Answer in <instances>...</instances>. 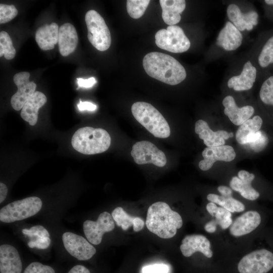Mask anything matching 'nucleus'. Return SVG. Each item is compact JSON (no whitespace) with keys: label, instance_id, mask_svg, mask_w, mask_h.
<instances>
[{"label":"nucleus","instance_id":"obj_21","mask_svg":"<svg viewBox=\"0 0 273 273\" xmlns=\"http://www.w3.org/2000/svg\"><path fill=\"white\" fill-rule=\"evenodd\" d=\"M78 41L77 33L72 24L66 23L59 27L58 43L62 56L66 57L74 52Z\"/></svg>","mask_w":273,"mask_h":273},{"label":"nucleus","instance_id":"obj_28","mask_svg":"<svg viewBox=\"0 0 273 273\" xmlns=\"http://www.w3.org/2000/svg\"><path fill=\"white\" fill-rule=\"evenodd\" d=\"M263 121L259 115H255L252 118L247 120L241 125L236 133L237 142L241 145L247 144L249 138L258 131L261 130Z\"/></svg>","mask_w":273,"mask_h":273},{"label":"nucleus","instance_id":"obj_33","mask_svg":"<svg viewBox=\"0 0 273 273\" xmlns=\"http://www.w3.org/2000/svg\"><path fill=\"white\" fill-rule=\"evenodd\" d=\"M258 61L259 65L263 68L273 63V36L264 45Z\"/></svg>","mask_w":273,"mask_h":273},{"label":"nucleus","instance_id":"obj_2","mask_svg":"<svg viewBox=\"0 0 273 273\" xmlns=\"http://www.w3.org/2000/svg\"><path fill=\"white\" fill-rule=\"evenodd\" d=\"M146 225L149 231L163 239L173 237L183 225L180 215L163 202H157L148 208Z\"/></svg>","mask_w":273,"mask_h":273},{"label":"nucleus","instance_id":"obj_1","mask_svg":"<svg viewBox=\"0 0 273 273\" xmlns=\"http://www.w3.org/2000/svg\"><path fill=\"white\" fill-rule=\"evenodd\" d=\"M143 65L149 76L169 85L178 84L187 76L185 68L177 60L160 52H153L146 55Z\"/></svg>","mask_w":273,"mask_h":273},{"label":"nucleus","instance_id":"obj_42","mask_svg":"<svg viewBox=\"0 0 273 273\" xmlns=\"http://www.w3.org/2000/svg\"><path fill=\"white\" fill-rule=\"evenodd\" d=\"M67 273H91V272L86 266L77 264L72 267Z\"/></svg>","mask_w":273,"mask_h":273},{"label":"nucleus","instance_id":"obj_34","mask_svg":"<svg viewBox=\"0 0 273 273\" xmlns=\"http://www.w3.org/2000/svg\"><path fill=\"white\" fill-rule=\"evenodd\" d=\"M259 97L265 105L273 106V76L269 77L262 83Z\"/></svg>","mask_w":273,"mask_h":273},{"label":"nucleus","instance_id":"obj_32","mask_svg":"<svg viewBox=\"0 0 273 273\" xmlns=\"http://www.w3.org/2000/svg\"><path fill=\"white\" fill-rule=\"evenodd\" d=\"M16 50L13 46L12 39L7 32H0V57L4 56L7 60H11L16 55Z\"/></svg>","mask_w":273,"mask_h":273},{"label":"nucleus","instance_id":"obj_11","mask_svg":"<svg viewBox=\"0 0 273 273\" xmlns=\"http://www.w3.org/2000/svg\"><path fill=\"white\" fill-rule=\"evenodd\" d=\"M114 228L112 215L106 211L100 214L96 221L86 220L83 224L86 238L91 244L95 245L101 243L104 233L113 231Z\"/></svg>","mask_w":273,"mask_h":273},{"label":"nucleus","instance_id":"obj_9","mask_svg":"<svg viewBox=\"0 0 273 273\" xmlns=\"http://www.w3.org/2000/svg\"><path fill=\"white\" fill-rule=\"evenodd\" d=\"M131 155L138 164L152 163L162 167L167 161L165 154L154 144L147 141H142L134 144L131 151Z\"/></svg>","mask_w":273,"mask_h":273},{"label":"nucleus","instance_id":"obj_23","mask_svg":"<svg viewBox=\"0 0 273 273\" xmlns=\"http://www.w3.org/2000/svg\"><path fill=\"white\" fill-rule=\"evenodd\" d=\"M242 40L240 31L232 22H227L218 34L216 44L226 51H234L241 46Z\"/></svg>","mask_w":273,"mask_h":273},{"label":"nucleus","instance_id":"obj_15","mask_svg":"<svg viewBox=\"0 0 273 273\" xmlns=\"http://www.w3.org/2000/svg\"><path fill=\"white\" fill-rule=\"evenodd\" d=\"M22 262L16 248L11 245L0 246V273H22Z\"/></svg>","mask_w":273,"mask_h":273},{"label":"nucleus","instance_id":"obj_20","mask_svg":"<svg viewBox=\"0 0 273 273\" xmlns=\"http://www.w3.org/2000/svg\"><path fill=\"white\" fill-rule=\"evenodd\" d=\"M238 177L233 176L230 182V187L240 193L245 199L255 200L260 196L259 193L251 186L255 175L242 170L238 173Z\"/></svg>","mask_w":273,"mask_h":273},{"label":"nucleus","instance_id":"obj_44","mask_svg":"<svg viewBox=\"0 0 273 273\" xmlns=\"http://www.w3.org/2000/svg\"><path fill=\"white\" fill-rule=\"evenodd\" d=\"M217 223L214 219L207 222L204 226L205 231L208 233H214L216 231Z\"/></svg>","mask_w":273,"mask_h":273},{"label":"nucleus","instance_id":"obj_31","mask_svg":"<svg viewBox=\"0 0 273 273\" xmlns=\"http://www.w3.org/2000/svg\"><path fill=\"white\" fill-rule=\"evenodd\" d=\"M150 1L128 0L126 1V9L128 14L133 19H139L144 14Z\"/></svg>","mask_w":273,"mask_h":273},{"label":"nucleus","instance_id":"obj_8","mask_svg":"<svg viewBox=\"0 0 273 273\" xmlns=\"http://www.w3.org/2000/svg\"><path fill=\"white\" fill-rule=\"evenodd\" d=\"M273 267V254L257 250L244 256L238 265L240 273H266Z\"/></svg>","mask_w":273,"mask_h":273},{"label":"nucleus","instance_id":"obj_37","mask_svg":"<svg viewBox=\"0 0 273 273\" xmlns=\"http://www.w3.org/2000/svg\"><path fill=\"white\" fill-rule=\"evenodd\" d=\"M22 233L31 238L50 237L48 231L42 225H35L29 229H24L22 230Z\"/></svg>","mask_w":273,"mask_h":273},{"label":"nucleus","instance_id":"obj_7","mask_svg":"<svg viewBox=\"0 0 273 273\" xmlns=\"http://www.w3.org/2000/svg\"><path fill=\"white\" fill-rule=\"evenodd\" d=\"M155 38L157 47L173 53L186 52L191 46L183 29L177 25L168 26L166 29L158 30Z\"/></svg>","mask_w":273,"mask_h":273},{"label":"nucleus","instance_id":"obj_40","mask_svg":"<svg viewBox=\"0 0 273 273\" xmlns=\"http://www.w3.org/2000/svg\"><path fill=\"white\" fill-rule=\"evenodd\" d=\"M77 84L80 87L88 88L93 86L97 82L94 77H90L88 79L77 78Z\"/></svg>","mask_w":273,"mask_h":273},{"label":"nucleus","instance_id":"obj_12","mask_svg":"<svg viewBox=\"0 0 273 273\" xmlns=\"http://www.w3.org/2000/svg\"><path fill=\"white\" fill-rule=\"evenodd\" d=\"M30 76L28 72H20L14 76L13 81L18 87V90L12 97L11 104L16 111L21 110L35 92L36 85L33 81L29 80Z\"/></svg>","mask_w":273,"mask_h":273},{"label":"nucleus","instance_id":"obj_14","mask_svg":"<svg viewBox=\"0 0 273 273\" xmlns=\"http://www.w3.org/2000/svg\"><path fill=\"white\" fill-rule=\"evenodd\" d=\"M195 131L198 134L199 138L204 141V144L207 147L224 145L225 140L234 136L233 132L229 133L223 130L213 131L208 123L202 119L196 121Z\"/></svg>","mask_w":273,"mask_h":273},{"label":"nucleus","instance_id":"obj_19","mask_svg":"<svg viewBox=\"0 0 273 273\" xmlns=\"http://www.w3.org/2000/svg\"><path fill=\"white\" fill-rule=\"evenodd\" d=\"M261 217L255 211H248L237 218L230 229L231 234L239 237L250 233L260 224Z\"/></svg>","mask_w":273,"mask_h":273},{"label":"nucleus","instance_id":"obj_41","mask_svg":"<svg viewBox=\"0 0 273 273\" xmlns=\"http://www.w3.org/2000/svg\"><path fill=\"white\" fill-rule=\"evenodd\" d=\"M77 107L80 111L88 110L95 111L97 109V106L89 102H82L79 101V103L78 104Z\"/></svg>","mask_w":273,"mask_h":273},{"label":"nucleus","instance_id":"obj_13","mask_svg":"<svg viewBox=\"0 0 273 273\" xmlns=\"http://www.w3.org/2000/svg\"><path fill=\"white\" fill-rule=\"evenodd\" d=\"M203 160L199 162V168L203 171L210 169L217 161L230 162L236 157L234 149L229 145L207 147L202 153Z\"/></svg>","mask_w":273,"mask_h":273},{"label":"nucleus","instance_id":"obj_24","mask_svg":"<svg viewBox=\"0 0 273 273\" xmlns=\"http://www.w3.org/2000/svg\"><path fill=\"white\" fill-rule=\"evenodd\" d=\"M47 101L42 93L36 91L24 105L21 111V117L30 125H34L38 120V110Z\"/></svg>","mask_w":273,"mask_h":273},{"label":"nucleus","instance_id":"obj_35","mask_svg":"<svg viewBox=\"0 0 273 273\" xmlns=\"http://www.w3.org/2000/svg\"><path fill=\"white\" fill-rule=\"evenodd\" d=\"M18 10L14 5L0 4V23H7L13 19L18 14Z\"/></svg>","mask_w":273,"mask_h":273},{"label":"nucleus","instance_id":"obj_10","mask_svg":"<svg viewBox=\"0 0 273 273\" xmlns=\"http://www.w3.org/2000/svg\"><path fill=\"white\" fill-rule=\"evenodd\" d=\"M62 241L67 251L78 260H89L96 253V248L88 241L74 233H64L62 235Z\"/></svg>","mask_w":273,"mask_h":273},{"label":"nucleus","instance_id":"obj_30","mask_svg":"<svg viewBox=\"0 0 273 273\" xmlns=\"http://www.w3.org/2000/svg\"><path fill=\"white\" fill-rule=\"evenodd\" d=\"M206 209L211 216L215 217L217 224L219 225L222 229H227L233 223L231 212L221 207H217L214 203H208Z\"/></svg>","mask_w":273,"mask_h":273},{"label":"nucleus","instance_id":"obj_3","mask_svg":"<svg viewBox=\"0 0 273 273\" xmlns=\"http://www.w3.org/2000/svg\"><path fill=\"white\" fill-rule=\"evenodd\" d=\"M109 133L101 128L84 127L79 128L71 139L73 148L85 155H93L107 151L111 144Z\"/></svg>","mask_w":273,"mask_h":273},{"label":"nucleus","instance_id":"obj_36","mask_svg":"<svg viewBox=\"0 0 273 273\" xmlns=\"http://www.w3.org/2000/svg\"><path fill=\"white\" fill-rule=\"evenodd\" d=\"M22 273H57L55 269L49 265L39 262H32L23 270Z\"/></svg>","mask_w":273,"mask_h":273},{"label":"nucleus","instance_id":"obj_17","mask_svg":"<svg viewBox=\"0 0 273 273\" xmlns=\"http://www.w3.org/2000/svg\"><path fill=\"white\" fill-rule=\"evenodd\" d=\"M227 15L232 23L239 31L251 30L258 23V15L254 11L243 14L235 4L230 5L226 10Z\"/></svg>","mask_w":273,"mask_h":273},{"label":"nucleus","instance_id":"obj_27","mask_svg":"<svg viewBox=\"0 0 273 273\" xmlns=\"http://www.w3.org/2000/svg\"><path fill=\"white\" fill-rule=\"evenodd\" d=\"M112 216L117 225L121 226L124 231L132 225L134 232H139L143 229L145 225V222L142 218L129 215L121 207H117L113 210Z\"/></svg>","mask_w":273,"mask_h":273},{"label":"nucleus","instance_id":"obj_4","mask_svg":"<svg viewBox=\"0 0 273 273\" xmlns=\"http://www.w3.org/2000/svg\"><path fill=\"white\" fill-rule=\"evenodd\" d=\"M131 109L135 119L154 136L162 139L169 136L170 129L168 122L151 104L137 102L133 104Z\"/></svg>","mask_w":273,"mask_h":273},{"label":"nucleus","instance_id":"obj_46","mask_svg":"<svg viewBox=\"0 0 273 273\" xmlns=\"http://www.w3.org/2000/svg\"><path fill=\"white\" fill-rule=\"evenodd\" d=\"M265 2L268 5H273V0H265Z\"/></svg>","mask_w":273,"mask_h":273},{"label":"nucleus","instance_id":"obj_29","mask_svg":"<svg viewBox=\"0 0 273 273\" xmlns=\"http://www.w3.org/2000/svg\"><path fill=\"white\" fill-rule=\"evenodd\" d=\"M207 199L210 202L216 203L231 212H240L245 209L244 205L232 196L225 197L214 194H209L207 195Z\"/></svg>","mask_w":273,"mask_h":273},{"label":"nucleus","instance_id":"obj_18","mask_svg":"<svg viewBox=\"0 0 273 273\" xmlns=\"http://www.w3.org/2000/svg\"><path fill=\"white\" fill-rule=\"evenodd\" d=\"M224 113L230 121L236 125H241L253 115L254 109L251 106L239 108L234 98L231 96L225 97L222 101Z\"/></svg>","mask_w":273,"mask_h":273},{"label":"nucleus","instance_id":"obj_39","mask_svg":"<svg viewBox=\"0 0 273 273\" xmlns=\"http://www.w3.org/2000/svg\"><path fill=\"white\" fill-rule=\"evenodd\" d=\"M142 273H168L169 267L163 263L154 264L144 266Z\"/></svg>","mask_w":273,"mask_h":273},{"label":"nucleus","instance_id":"obj_25","mask_svg":"<svg viewBox=\"0 0 273 273\" xmlns=\"http://www.w3.org/2000/svg\"><path fill=\"white\" fill-rule=\"evenodd\" d=\"M59 26L56 23L44 24L39 27L35 33V40L43 51L51 50L58 42Z\"/></svg>","mask_w":273,"mask_h":273},{"label":"nucleus","instance_id":"obj_5","mask_svg":"<svg viewBox=\"0 0 273 273\" xmlns=\"http://www.w3.org/2000/svg\"><path fill=\"white\" fill-rule=\"evenodd\" d=\"M42 203L37 197H29L12 202L0 210V220L11 223L35 215L41 209Z\"/></svg>","mask_w":273,"mask_h":273},{"label":"nucleus","instance_id":"obj_22","mask_svg":"<svg viewBox=\"0 0 273 273\" xmlns=\"http://www.w3.org/2000/svg\"><path fill=\"white\" fill-rule=\"evenodd\" d=\"M256 69L250 61L245 63L241 74L230 78L228 82L229 88L235 91L247 90L251 89L255 81Z\"/></svg>","mask_w":273,"mask_h":273},{"label":"nucleus","instance_id":"obj_16","mask_svg":"<svg viewBox=\"0 0 273 273\" xmlns=\"http://www.w3.org/2000/svg\"><path fill=\"white\" fill-rule=\"evenodd\" d=\"M210 247V242L206 237L201 235H191L183 239L180 249L185 257H190L198 251L206 257L211 258L213 252Z\"/></svg>","mask_w":273,"mask_h":273},{"label":"nucleus","instance_id":"obj_45","mask_svg":"<svg viewBox=\"0 0 273 273\" xmlns=\"http://www.w3.org/2000/svg\"><path fill=\"white\" fill-rule=\"evenodd\" d=\"M8 193V188L6 185L0 183V203H2L5 200Z\"/></svg>","mask_w":273,"mask_h":273},{"label":"nucleus","instance_id":"obj_38","mask_svg":"<svg viewBox=\"0 0 273 273\" xmlns=\"http://www.w3.org/2000/svg\"><path fill=\"white\" fill-rule=\"evenodd\" d=\"M51 244L50 237L35 238L31 239L27 243L31 248H36L40 249L48 248Z\"/></svg>","mask_w":273,"mask_h":273},{"label":"nucleus","instance_id":"obj_6","mask_svg":"<svg viewBox=\"0 0 273 273\" xmlns=\"http://www.w3.org/2000/svg\"><path fill=\"white\" fill-rule=\"evenodd\" d=\"M85 21L89 41L100 51L108 50L111 45V37L103 18L95 10H90L86 12Z\"/></svg>","mask_w":273,"mask_h":273},{"label":"nucleus","instance_id":"obj_43","mask_svg":"<svg viewBox=\"0 0 273 273\" xmlns=\"http://www.w3.org/2000/svg\"><path fill=\"white\" fill-rule=\"evenodd\" d=\"M218 191L221 194V196L225 197H231L232 195V190L228 187L220 186L217 188Z\"/></svg>","mask_w":273,"mask_h":273},{"label":"nucleus","instance_id":"obj_26","mask_svg":"<svg viewBox=\"0 0 273 273\" xmlns=\"http://www.w3.org/2000/svg\"><path fill=\"white\" fill-rule=\"evenodd\" d=\"M164 22L169 26L175 25L181 19V13L186 8L184 0H160L159 1Z\"/></svg>","mask_w":273,"mask_h":273}]
</instances>
